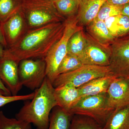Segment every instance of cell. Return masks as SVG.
I'll return each instance as SVG.
<instances>
[{"label":"cell","mask_w":129,"mask_h":129,"mask_svg":"<svg viewBox=\"0 0 129 129\" xmlns=\"http://www.w3.org/2000/svg\"><path fill=\"white\" fill-rule=\"evenodd\" d=\"M111 34L115 39L129 35V17L122 14L113 16L104 21Z\"/></svg>","instance_id":"obj_18"},{"label":"cell","mask_w":129,"mask_h":129,"mask_svg":"<svg viewBox=\"0 0 129 129\" xmlns=\"http://www.w3.org/2000/svg\"><path fill=\"white\" fill-rule=\"evenodd\" d=\"M69 129H103L93 119L84 115H74Z\"/></svg>","instance_id":"obj_23"},{"label":"cell","mask_w":129,"mask_h":129,"mask_svg":"<svg viewBox=\"0 0 129 129\" xmlns=\"http://www.w3.org/2000/svg\"><path fill=\"white\" fill-rule=\"evenodd\" d=\"M0 90L2 91L6 95H12L10 91L3 84L1 78H0Z\"/></svg>","instance_id":"obj_29"},{"label":"cell","mask_w":129,"mask_h":129,"mask_svg":"<svg viewBox=\"0 0 129 129\" xmlns=\"http://www.w3.org/2000/svg\"><path fill=\"white\" fill-rule=\"evenodd\" d=\"M21 9L29 29L66 19L58 13L52 0H23Z\"/></svg>","instance_id":"obj_3"},{"label":"cell","mask_w":129,"mask_h":129,"mask_svg":"<svg viewBox=\"0 0 129 129\" xmlns=\"http://www.w3.org/2000/svg\"><path fill=\"white\" fill-rule=\"evenodd\" d=\"M85 27L86 32L103 45H111L116 39L111 34L104 21L95 18Z\"/></svg>","instance_id":"obj_16"},{"label":"cell","mask_w":129,"mask_h":129,"mask_svg":"<svg viewBox=\"0 0 129 129\" xmlns=\"http://www.w3.org/2000/svg\"><path fill=\"white\" fill-rule=\"evenodd\" d=\"M110 47L111 73L116 78H129V35L116 39Z\"/></svg>","instance_id":"obj_8"},{"label":"cell","mask_w":129,"mask_h":129,"mask_svg":"<svg viewBox=\"0 0 129 129\" xmlns=\"http://www.w3.org/2000/svg\"><path fill=\"white\" fill-rule=\"evenodd\" d=\"M86 45L85 32L83 28L76 31L70 38L68 46V53L79 58L82 55Z\"/></svg>","instance_id":"obj_20"},{"label":"cell","mask_w":129,"mask_h":129,"mask_svg":"<svg viewBox=\"0 0 129 129\" xmlns=\"http://www.w3.org/2000/svg\"><path fill=\"white\" fill-rule=\"evenodd\" d=\"M0 44L5 47V49L6 48V42H5L1 28V23H0Z\"/></svg>","instance_id":"obj_31"},{"label":"cell","mask_w":129,"mask_h":129,"mask_svg":"<svg viewBox=\"0 0 129 129\" xmlns=\"http://www.w3.org/2000/svg\"><path fill=\"white\" fill-rule=\"evenodd\" d=\"M111 74L109 66L84 64L73 71L58 75L52 84L55 88L62 85L78 88L94 79Z\"/></svg>","instance_id":"obj_6"},{"label":"cell","mask_w":129,"mask_h":129,"mask_svg":"<svg viewBox=\"0 0 129 129\" xmlns=\"http://www.w3.org/2000/svg\"><path fill=\"white\" fill-rule=\"evenodd\" d=\"M1 26L6 48H10L17 44L29 30L21 8L1 23Z\"/></svg>","instance_id":"obj_10"},{"label":"cell","mask_w":129,"mask_h":129,"mask_svg":"<svg viewBox=\"0 0 129 129\" xmlns=\"http://www.w3.org/2000/svg\"><path fill=\"white\" fill-rule=\"evenodd\" d=\"M108 103L115 109L129 104V78H115L108 90Z\"/></svg>","instance_id":"obj_12"},{"label":"cell","mask_w":129,"mask_h":129,"mask_svg":"<svg viewBox=\"0 0 129 129\" xmlns=\"http://www.w3.org/2000/svg\"><path fill=\"white\" fill-rule=\"evenodd\" d=\"M24 59L19 63V75L23 86L35 90L39 88L46 77L44 58Z\"/></svg>","instance_id":"obj_7"},{"label":"cell","mask_w":129,"mask_h":129,"mask_svg":"<svg viewBox=\"0 0 129 129\" xmlns=\"http://www.w3.org/2000/svg\"><path fill=\"white\" fill-rule=\"evenodd\" d=\"M115 78L111 74L94 79L78 88L81 94L83 97L107 93L110 84Z\"/></svg>","instance_id":"obj_15"},{"label":"cell","mask_w":129,"mask_h":129,"mask_svg":"<svg viewBox=\"0 0 129 129\" xmlns=\"http://www.w3.org/2000/svg\"><path fill=\"white\" fill-rule=\"evenodd\" d=\"M77 18L80 27H86L96 17L99 10L106 0H79Z\"/></svg>","instance_id":"obj_14"},{"label":"cell","mask_w":129,"mask_h":129,"mask_svg":"<svg viewBox=\"0 0 129 129\" xmlns=\"http://www.w3.org/2000/svg\"><path fill=\"white\" fill-rule=\"evenodd\" d=\"M5 48L0 44V61L2 59L5 55Z\"/></svg>","instance_id":"obj_32"},{"label":"cell","mask_w":129,"mask_h":129,"mask_svg":"<svg viewBox=\"0 0 129 129\" xmlns=\"http://www.w3.org/2000/svg\"><path fill=\"white\" fill-rule=\"evenodd\" d=\"M57 106L69 112L82 99L78 88L62 85L55 88Z\"/></svg>","instance_id":"obj_13"},{"label":"cell","mask_w":129,"mask_h":129,"mask_svg":"<svg viewBox=\"0 0 129 129\" xmlns=\"http://www.w3.org/2000/svg\"><path fill=\"white\" fill-rule=\"evenodd\" d=\"M121 14L129 17V3L123 6Z\"/></svg>","instance_id":"obj_30"},{"label":"cell","mask_w":129,"mask_h":129,"mask_svg":"<svg viewBox=\"0 0 129 129\" xmlns=\"http://www.w3.org/2000/svg\"><path fill=\"white\" fill-rule=\"evenodd\" d=\"M34 92L31 101H25L16 114V118L33 124L37 129H48L51 112L57 106L55 88L46 76L41 86Z\"/></svg>","instance_id":"obj_2"},{"label":"cell","mask_w":129,"mask_h":129,"mask_svg":"<svg viewBox=\"0 0 129 129\" xmlns=\"http://www.w3.org/2000/svg\"><path fill=\"white\" fill-rule=\"evenodd\" d=\"M34 92L27 95H6L3 91L0 90V107L13 102L31 100L34 97Z\"/></svg>","instance_id":"obj_27"},{"label":"cell","mask_w":129,"mask_h":129,"mask_svg":"<svg viewBox=\"0 0 129 129\" xmlns=\"http://www.w3.org/2000/svg\"><path fill=\"white\" fill-rule=\"evenodd\" d=\"M0 129H32L31 124L16 118H9L0 111Z\"/></svg>","instance_id":"obj_24"},{"label":"cell","mask_w":129,"mask_h":129,"mask_svg":"<svg viewBox=\"0 0 129 129\" xmlns=\"http://www.w3.org/2000/svg\"><path fill=\"white\" fill-rule=\"evenodd\" d=\"M77 15L66 19L62 35L44 58L46 65V76L52 84L58 76L59 65L68 53L67 46L70 38L74 33L83 28L78 24Z\"/></svg>","instance_id":"obj_4"},{"label":"cell","mask_w":129,"mask_h":129,"mask_svg":"<svg viewBox=\"0 0 129 129\" xmlns=\"http://www.w3.org/2000/svg\"><path fill=\"white\" fill-rule=\"evenodd\" d=\"M108 3L117 6H123L129 3V0H106Z\"/></svg>","instance_id":"obj_28"},{"label":"cell","mask_w":129,"mask_h":129,"mask_svg":"<svg viewBox=\"0 0 129 129\" xmlns=\"http://www.w3.org/2000/svg\"><path fill=\"white\" fill-rule=\"evenodd\" d=\"M73 115L58 106L52 111L48 129H69Z\"/></svg>","instance_id":"obj_19"},{"label":"cell","mask_w":129,"mask_h":129,"mask_svg":"<svg viewBox=\"0 0 129 129\" xmlns=\"http://www.w3.org/2000/svg\"><path fill=\"white\" fill-rule=\"evenodd\" d=\"M83 65L78 57L67 53L58 67V75L73 71Z\"/></svg>","instance_id":"obj_25"},{"label":"cell","mask_w":129,"mask_h":129,"mask_svg":"<svg viewBox=\"0 0 129 129\" xmlns=\"http://www.w3.org/2000/svg\"><path fill=\"white\" fill-rule=\"evenodd\" d=\"M86 45L79 59L84 64L109 66L111 55L110 46L105 45L85 32Z\"/></svg>","instance_id":"obj_9"},{"label":"cell","mask_w":129,"mask_h":129,"mask_svg":"<svg viewBox=\"0 0 129 129\" xmlns=\"http://www.w3.org/2000/svg\"><path fill=\"white\" fill-rule=\"evenodd\" d=\"M103 129H129V104L115 109Z\"/></svg>","instance_id":"obj_17"},{"label":"cell","mask_w":129,"mask_h":129,"mask_svg":"<svg viewBox=\"0 0 129 129\" xmlns=\"http://www.w3.org/2000/svg\"><path fill=\"white\" fill-rule=\"evenodd\" d=\"M58 13L64 18L77 15L79 8V0H52Z\"/></svg>","instance_id":"obj_21"},{"label":"cell","mask_w":129,"mask_h":129,"mask_svg":"<svg viewBox=\"0 0 129 129\" xmlns=\"http://www.w3.org/2000/svg\"><path fill=\"white\" fill-rule=\"evenodd\" d=\"M123 6L112 5L106 1L100 8L96 18L104 21L111 17L121 14Z\"/></svg>","instance_id":"obj_26"},{"label":"cell","mask_w":129,"mask_h":129,"mask_svg":"<svg viewBox=\"0 0 129 129\" xmlns=\"http://www.w3.org/2000/svg\"><path fill=\"white\" fill-rule=\"evenodd\" d=\"M114 109L109 105L106 93L83 97L69 113L89 117L103 127Z\"/></svg>","instance_id":"obj_5"},{"label":"cell","mask_w":129,"mask_h":129,"mask_svg":"<svg viewBox=\"0 0 129 129\" xmlns=\"http://www.w3.org/2000/svg\"><path fill=\"white\" fill-rule=\"evenodd\" d=\"M65 23H54L29 29L17 44L5 49V55L18 63L24 59L45 58L61 37Z\"/></svg>","instance_id":"obj_1"},{"label":"cell","mask_w":129,"mask_h":129,"mask_svg":"<svg viewBox=\"0 0 129 129\" xmlns=\"http://www.w3.org/2000/svg\"><path fill=\"white\" fill-rule=\"evenodd\" d=\"M19 63L5 55L0 61V78L12 95H17L22 89L19 75Z\"/></svg>","instance_id":"obj_11"},{"label":"cell","mask_w":129,"mask_h":129,"mask_svg":"<svg viewBox=\"0 0 129 129\" xmlns=\"http://www.w3.org/2000/svg\"><path fill=\"white\" fill-rule=\"evenodd\" d=\"M23 0H0V23L21 9Z\"/></svg>","instance_id":"obj_22"}]
</instances>
